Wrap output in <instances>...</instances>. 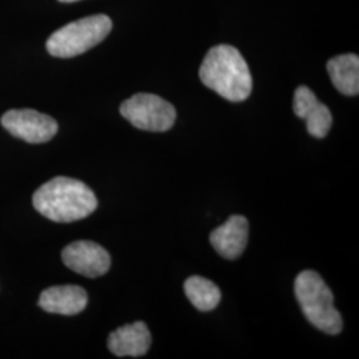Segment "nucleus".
Instances as JSON below:
<instances>
[{
	"label": "nucleus",
	"mask_w": 359,
	"mask_h": 359,
	"mask_svg": "<svg viewBox=\"0 0 359 359\" xmlns=\"http://www.w3.org/2000/svg\"><path fill=\"white\" fill-rule=\"evenodd\" d=\"M200 79L205 87L233 103L246 100L253 88L244 56L228 44H219L209 50L200 67Z\"/></svg>",
	"instance_id": "nucleus-1"
},
{
	"label": "nucleus",
	"mask_w": 359,
	"mask_h": 359,
	"mask_svg": "<svg viewBox=\"0 0 359 359\" xmlns=\"http://www.w3.org/2000/svg\"><path fill=\"white\" fill-rule=\"evenodd\" d=\"M35 209L55 222H74L88 217L97 208V198L84 182L69 177H55L34 194Z\"/></svg>",
	"instance_id": "nucleus-2"
},
{
	"label": "nucleus",
	"mask_w": 359,
	"mask_h": 359,
	"mask_svg": "<svg viewBox=\"0 0 359 359\" xmlns=\"http://www.w3.org/2000/svg\"><path fill=\"white\" fill-rule=\"evenodd\" d=\"M297 301L308 321L323 333L337 335L344 327L339 311L334 308L330 287L317 271L305 270L295 278Z\"/></svg>",
	"instance_id": "nucleus-3"
},
{
	"label": "nucleus",
	"mask_w": 359,
	"mask_h": 359,
	"mask_svg": "<svg viewBox=\"0 0 359 359\" xmlns=\"http://www.w3.org/2000/svg\"><path fill=\"white\" fill-rule=\"evenodd\" d=\"M111 29L112 20L103 13L79 19L52 34L47 40V51L55 57H75L102 43Z\"/></svg>",
	"instance_id": "nucleus-4"
},
{
	"label": "nucleus",
	"mask_w": 359,
	"mask_h": 359,
	"mask_svg": "<svg viewBox=\"0 0 359 359\" xmlns=\"http://www.w3.org/2000/svg\"><path fill=\"white\" fill-rule=\"evenodd\" d=\"M120 114L142 130L167 132L176 121V109L163 97L152 93H137L120 105Z\"/></svg>",
	"instance_id": "nucleus-5"
},
{
	"label": "nucleus",
	"mask_w": 359,
	"mask_h": 359,
	"mask_svg": "<svg viewBox=\"0 0 359 359\" xmlns=\"http://www.w3.org/2000/svg\"><path fill=\"white\" fill-rule=\"evenodd\" d=\"M1 126L15 137L31 144L50 142L59 128L51 116L35 109H11L1 117Z\"/></svg>",
	"instance_id": "nucleus-6"
},
{
	"label": "nucleus",
	"mask_w": 359,
	"mask_h": 359,
	"mask_svg": "<svg viewBox=\"0 0 359 359\" xmlns=\"http://www.w3.org/2000/svg\"><path fill=\"white\" fill-rule=\"evenodd\" d=\"M62 259L67 268L90 278L102 277L111 268L109 253L92 241H76L65 246Z\"/></svg>",
	"instance_id": "nucleus-7"
},
{
	"label": "nucleus",
	"mask_w": 359,
	"mask_h": 359,
	"mask_svg": "<svg viewBox=\"0 0 359 359\" xmlns=\"http://www.w3.org/2000/svg\"><path fill=\"white\" fill-rule=\"evenodd\" d=\"M293 109L295 115L306 121L308 132L317 139H323L333 124V116L330 109L320 103L314 92L308 87L301 86L294 92Z\"/></svg>",
	"instance_id": "nucleus-8"
},
{
	"label": "nucleus",
	"mask_w": 359,
	"mask_h": 359,
	"mask_svg": "<svg viewBox=\"0 0 359 359\" xmlns=\"http://www.w3.org/2000/svg\"><path fill=\"white\" fill-rule=\"evenodd\" d=\"M249 222L244 216L234 215L224 225L210 233V244L226 259H237L248 245Z\"/></svg>",
	"instance_id": "nucleus-9"
},
{
	"label": "nucleus",
	"mask_w": 359,
	"mask_h": 359,
	"mask_svg": "<svg viewBox=\"0 0 359 359\" xmlns=\"http://www.w3.org/2000/svg\"><path fill=\"white\" fill-rule=\"evenodd\" d=\"M152 344V335L148 326L139 321L121 326L109 334L108 348L116 357H142Z\"/></svg>",
	"instance_id": "nucleus-10"
},
{
	"label": "nucleus",
	"mask_w": 359,
	"mask_h": 359,
	"mask_svg": "<svg viewBox=\"0 0 359 359\" xmlns=\"http://www.w3.org/2000/svg\"><path fill=\"white\" fill-rule=\"evenodd\" d=\"M87 292L76 285L52 286L46 289L39 298V306L47 313L75 316L87 308Z\"/></svg>",
	"instance_id": "nucleus-11"
},
{
	"label": "nucleus",
	"mask_w": 359,
	"mask_h": 359,
	"mask_svg": "<svg viewBox=\"0 0 359 359\" xmlns=\"http://www.w3.org/2000/svg\"><path fill=\"white\" fill-rule=\"evenodd\" d=\"M327 72L337 90L346 96L359 92V57L354 53L339 55L329 60Z\"/></svg>",
	"instance_id": "nucleus-12"
},
{
	"label": "nucleus",
	"mask_w": 359,
	"mask_h": 359,
	"mask_svg": "<svg viewBox=\"0 0 359 359\" xmlns=\"http://www.w3.org/2000/svg\"><path fill=\"white\" fill-rule=\"evenodd\" d=\"M184 290L193 306L200 311H210L221 301L217 285L200 276L189 277L184 283Z\"/></svg>",
	"instance_id": "nucleus-13"
},
{
	"label": "nucleus",
	"mask_w": 359,
	"mask_h": 359,
	"mask_svg": "<svg viewBox=\"0 0 359 359\" xmlns=\"http://www.w3.org/2000/svg\"><path fill=\"white\" fill-rule=\"evenodd\" d=\"M59 1H63V3H74V1H77V0H59Z\"/></svg>",
	"instance_id": "nucleus-14"
}]
</instances>
